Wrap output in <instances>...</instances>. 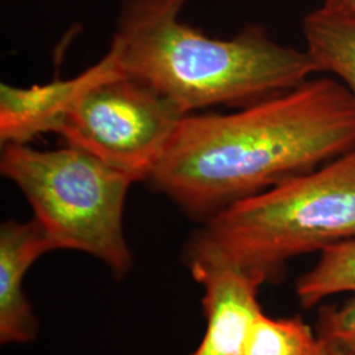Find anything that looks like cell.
<instances>
[{
  "mask_svg": "<svg viewBox=\"0 0 355 355\" xmlns=\"http://www.w3.org/2000/svg\"><path fill=\"white\" fill-rule=\"evenodd\" d=\"M203 290L202 306L205 330L190 355H242L255 320L263 311L257 277L229 266H203L190 270Z\"/></svg>",
  "mask_w": 355,
  "mask_h": 355,
  "instance_id": "6",
  "label": "cell"
},
{
  "mask_svg": "<svg viewBox=\"0 0 355 355\" xmlns=\"http://www.w3.org/2000/svg\"><path fill=\"white\" fill-rule=\"evenodd\" d=\"M302 31L316 71L341 82L355 98V13L318 7L305 15Z\"/></svg>",
  "mask_w": 355,
  "mask_h": 355,
  "instance_id": "9",
  "label": "cell"
},
{
  "mask_svg": "<svg viewBox=\"0 0 355 355\" xmlns=\"http://www.w3.org/2000/svg\"><path fill=\"white\" fill-rule=\"evenodd\" d=\"M316 333L322 343L345 355H355V297L318 315Z\"/></svg>",
  "mask_w": 355,
  "mask_h": 355,
  "instance_id": "12",
  "label": "cell"
},
{
  "mask_svg": "<svg viewBox=\"0 0 355 355\" xmlns=\"http://www.w3.org/2000/svg\"><path fill=\"white\" fill-rule=\"evenodd\" d=\"M116 66L107 51L80 74L69 79H54L45 85L17 87L0 85V142L29 144L45 133H57L76 98L96 79Z\"/></svg>",
  "mask_w": 355,
  "mask_h": 355,
  "instance_id": "8",
  "label": "cell"
},
{
  "mask_svg": "<svg viewBox=\"0 0 355 355\" xmlns=\"http://www.w3.org/2000/svg\"><path fill=\"white\" fill-rule=\"evenodd\" d=\"M320 7L338 11V12L355 13V0H318Z\"/></svg>",
  "mask_w": 355,
  "mask_h": 355,
  "instance_id": "13",
  "label": "cell"
},
{
  "mask_svg": "<svg viewBox=\"0 0 355 355\" xmlns=\"http://www.w3.org/2000/svg\"><path fill=\"white\" fill-rule=\"evenodd\" d=\"M355 149V98L333 76L229 114L183 117L145 182L203 224Z\"/></svg>",
  "mask_w": 355,
  "mask_h": 355,
  "instance_id": "1",
  "label": "cell"
},
{
  "mask_svg": "<svg viewBox=\"0 0 355 355\" xmlns=\"http://www.w3.org/2000/svg\"><path fill=\"white\" fill-rule=\"evenodd\" d=\"M0 173L21 191L57 250L87 254L116 280L130 274L135 257L124 230L130 178L70 145L54 150L3 145Z\"/></svg>",
  "mask_w": 355,
  "mask_h": 355,
  "instance_id": "4",
  "label": "cell"
},
{
  "mask_svg": "<svg viewBox=\"0 0 355 355\" xmlns=\"http://www.w3.org/2000/svg\"><path fill=\"white\" fill-rule=\"evenodd\" d=\"M321 347L316 330L303 318H270L263 312L255 320L242 355H318Z\"/></svg>",
  "mask_w": 355,
  "mask_h": 355,
  "instance_id": "11",
  "label": "cell"
},
{
  "mask_svg": "<svg viewBox=\"0 0 355 355\" xmlns=\"http://www.w3.org/2000/svg\"><path fill=\"white\" fill-rule=\"evenodd\" d=\"M184 116L116 64L76 98L57 135L135 183H145Z\"/></svg>",
  "mask_w": 355,
  "mask_h": 355,
  "instance_id": "5",
  "label": "cell"
},
{
  "mask_svg": "<svg viewBox=\"0 0 355 355\" xmlns=\"http://www.w3.org/2000/svg\"><path fill=\"white\" fill-rule=\"evenodd\" d=\"M355 240V149L199 224L182 249L189 271L229 266L263 283L286 263Z\"/></svg>",
  "mask_w": 355,
  "mask_h": 355,
  "instance_id": "3",
  "label": "cell"
},
{
  "mask_svg": "<svg viewBox=\"0 0 355 355\" xmlns=\"http://www.w3.org/2000/svg\"><path fill=\"white\" fill-rule=\"evenodd\" d=\"M318 355H345L334 349H331L329 346H327L325 343H322V347H321V352L318 353Z\"/></svg>",
  "mask_w": 355,
  "mask_h": 355,
  "instance_id": "14",
  "label": "cell"
},
{
  "mask_svg": "<svg viewBox=\"0 0 355 355\" xmlns=\"http://www.w3.org/2000/svg\"><path fill=\"white\" fill-rule=\"evenodd\" d=\"M190 0H121L108 51L119 69L155 89L184 114L241 108L293 89L316 67L306 51L280 44L266 28L230 38L183 23Z\"/></svg>",
  "mask_w": 355,
  "mask_h": 355,
  "instance_id": "2",
  "label": "cell"
},
{
  "mask_svg": "<svg viewBox=\"0 0 355 355\" xmlns=\"http://www.w3.org/2000/svg\"><path fill=\"white\" fill-rule=\"evenodd\" d=\"M295 292L304 308L341 292H355V240L321 252L316 265L296 280Z\"/></svg>",
  "mask_w": 355,
  "mask_h": 355,
  "instance_id": "10",
  "label": "cell"
},
{
  "mask_svg": "<svg viewBox=\"0 0 355 355\" xmlns=\"http://www.w3.org/2000/svg\"><path fill=\"white\" fill-rule=\"evenodd\" d=\"M57 248L35 217L6 220L0 225V343L29 345L37 340L40 321L26 288V274Z\"/></svg>",
  "mask_w": 355,
  "mask_h": 355,
  "instance_id": "7",
  "label": "cell"
}]
</instances>
